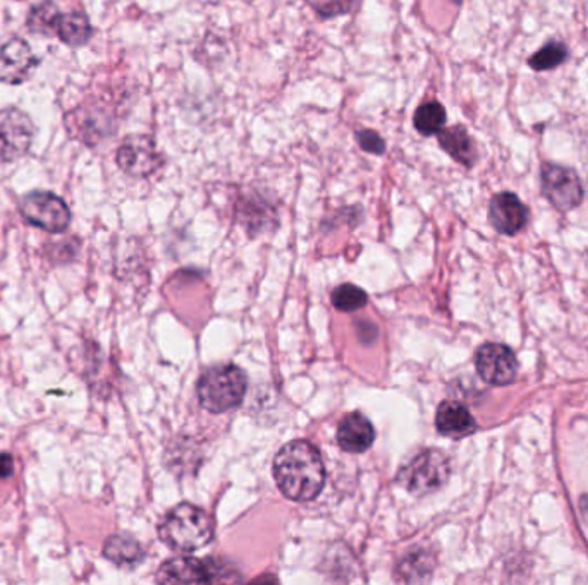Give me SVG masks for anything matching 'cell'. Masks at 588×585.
I'll list each match as a JSON object with an SVG mask.
<instances>
[{"instance_id": "obj_11", "label": "cell", "mask_w": 588, "mask_h": 585, "mask_svg": "<svg viewBox=\"0 0 588 585\" xmlns=\"http://www.w3.org/2000/svg\"><path fill=\"white\" fill-rule=\"evenodd\" d=\"M488 220L500 234L515 235L529 222V210L512 192H499L488 204Z\"/></svg>"}, {"instance_id": "obj_19", "label": "cell", "mask_w": 588, "mask_h": 585, "mask_svg": "<svg viewBox=\"0 0 588 585\" xmlns=\"http://www.w3.org/2000/svg\"><path fill=\"white\" fill-rule=\"evenodd\" d=\"M568 57V48L561 42H549L539 52L529 59V66L535 71H551L565 62Z\"/></svg>"}, {"instance_id": "obj_20", "label": "cell", "mask_w": 588, "mask_h": 585, "mask_svg": "<svg viewBox=\"0 0 588 585\" xmlns=\"http://www.w3.org/2000/svg\"><path fill=\"white\" fill-rule=\"evenodd\" d=\"M59 14V9L53 2H44V4L36 5L30 12L28 21H26L30 32L54 36V24H56Z\"/></svg>"}, {"instance_id": "obj_7", "label": "cell", "mask_w": 588, "mask_h": 585, "mask_svg": "<svg viewBox=\"0 0 588 585\" xmlns=\"http://www.w3.org/2000/svg\"><path fill=\"white\" fill-rule=\"evenodd\" d=\"M35 138V126L18 108L0 110V162L9 164L28 153Z\"/></svg>"}, {"instance_id": "obj_2", "label": "cell", "mask_w": 588, "mask_h": 585, "mask_svg": "<svg viewBox=\"0 0 588 585\" xmlns=\"http://www.w3.org/2000/svg\"><path fill=\"white\" fill-rule=\"evenodd\" d=\"M162 541L176 551L200 550L214 536V522L205 510L181 503L165 515L159 526Z\"/></svg>"}, {"instance_id": "obj_5", "label": "cell", "mask_w": 588, "mask_h": 585, "mask_svg": "<svg viewBox=\"0 0 588 585\" xmlns=\"http://www.w3.org/2000/svg\"><path fill=\"white\" fill-rule=\"evenodd\" d=\"M20 211L26 222L54 234L65 232L71 223V210L65 199L53 192H30L21 199Z\"/></svg>"}, {"instance_id": "obj_13", "label": "cell", "mask_w": 588, "mask_h": 585, "mask_svg": "<svg viewBox=\"0 0 588 585\" xmlns=\"http://www.w3.org/2000/svg\"><path fill=\"white\" fill-rule=\"evenodd\" d=\"M376 442V431H373L372 422L365 416L348 414L343 418L337 428V443L341 448L349 454H361L369 451L370 446Z\"/></svg>"}, {"instance_id": "obj_21", "label": "cell", "mask_w": 588, "mask_h": 585, "mask_svg": "<svg viewBox=\"0 0 588 585\" xmlns=\"http://www.w3.org/2000/svg\"><path fill=\"white\" fill-rule=\"evenodd\" d=\"M333 304L336 309L343 311V313H353L367 304V294L357 285L345 283L333 292Z\"/></svg>"}, {"instance_id": "obj_18", "label": "cell", "mask_w": 588, "mask_h": 585, "mask_svg": "<svg viewBox=\"0 0 588 585\" xmlns=\"http://www.w3.org/2000/svg\"><path fill=\"white\" fill-rule=\"evenodd\" d=\"M446 120H448L446 108L439 102H428L416 108L413 126L422 136H433L439 134L445 129Z\"/></svg>"}, {"instance_id": "obj_15", "label": "cell", "mask_w": 588, "mask_h": 585, "mask_svg": "<svg viewBox=\"0 0 588 585\" xmlns=\"http://www.w3.org/2000/svg\"><path fill=\"white\" fill-rule=\"evenodd\" d=\"M439 144L446 153L457 160L458 164L472 168L479 160L472 136L463 126H452L439 132Z\"/></svg>"}, {"instance_id": "obj_17", "label": "cell", "mask_w": 588, "mask_h": 585, "mask_svg": "<svg viewBox=\"0 0 588 585\" xmlns=\"http://www.w3.org/2000/svg\"><path fill=\"white\" fill-rule=\"evenodd\" d=\"M104 557L117 566H135L143 560L140 542L128 534H116L104 546Z\"/></svg>"}, {"instance_id": "obj_16", "label": "cell", "mask_w": 588, "mask_h": 585, "mask_svg": "<svg viewBox=\"0 0 588 585\" xmlns=\"http://www.w3.org/2000/svg\"><path fill=\"white\" fill-rule=\"evenodd\" d=\"M54 36L60 42L78 47L84 45L93 36L92 24L83 12H69V14H59L54 24Z\"/></svg>"}, {"instance_id": "obj_9", "label": "cell", "mask_w": 588, "mask_h": 585, "mask_svg": "<svg viewBox=\"0 0 588 585\" xmlns=\"http://www.w3.org/2000/svg\"><path fill=\"white\" fill-rule=\"evenodd\" d=\"M476 371L482 379L491 385H508L518 375V361L515 352L503 343H485L475 358Z\"/></svg>"}, {"instance_id": "obj_1", "label": "cell", "mask_w": 588, "mask_h": 585, "mask_svg": "<svg viewBox=\"0 0 588 585\" xmlns=\"http://www.w3.org/2000/svg\"><path fill=\"white\" fill-rule=\"evenodd\" d=\"M277 487L292 502L315 500L324 490L325 467L312 443L297 440L280 448L274 460Z\"/></svg>"}, {"instance_id": "obj_4", "label": "cell", "mask_w": 588, "mask_h": 585, "mask_svg": "<svg viewBox=\"0 0 588 585\" xmlns=\"http://www.w3.org/2000/svg\"><path fill=\"white\" fill-rule=\"evenodd\" d=\"M451 467L448 457L437 451H425L416 455L397 475V482L413 494H425L439 490L448 479Z\"/></svg>"}, {"instance_id": "obj_10", "label": "cell", "mask_w": 588, "mask_h": 585, "mask_svg": "<svg viewBox=\"0 0 588 585\" xmlns=\"http://www.w3.org/2000/svg\"><path fill=\"white\" fill-rule=\"evenodd\" d=\"M38 66V59L32 47L21 38H12L0 48V81L8 84H21L32 77Z\"/></svg>"}, {"instance_id": "obj_12", "label": "cell", "mask_w": 588, "mask_h": 585, "mask_svg": "<svg viewBox=\"0 0 588 585\" xmlns=\"http://www.w3.org/2000/svg\"><path fill=\"white\" fill-rule=\"evenodd\" d=\"M216 581L212 565L198 558H173L159 569L161 584H210Z\"/></svg>"}, {"instance_id": "obj_23", "label": "cell", "mask_w": 588, "mask_h": 585, "mask_svg": "<svg viewBox=\"0 0 588 585\" xmlns=\"http://www.w3.org/2000/svg\"><path fill=\"white\" fill-rule=\"evenodd\" d=\"M14 475V458L9 454H0V479H9Z\"/></svg>"}, {"instance_id": "obj_6", "label": "cell", "mask_w": 588, "mask_h": 585, "mask_svg": "<svg viewBox=\"0 0 588 585\" xmlns=\"http://www.w3.org/2000/svg\"><path fill=\"white\" fill-rule=\"evenodd\" d=\"M116 162L120 171L126 172L128 176L143 179L153 176L164 165V156L159 152L153 138L132 134L120 144Z\"/></svg>"}, {"instance_id": "obj_3", "label": "cell", "mask_w": 588, "mask_h": 585, "mask_svg": "<svg viewBox=\"0 0 588 585\" xmlns=\"http://www.w3.org/2000/svg\"><path fill=\"white\" fill-rule=\"evenodd\" d=\"M246 375L237 366H217L205 371L198 382L201 407L214 414L228 412L243 402Z\"/></svg>"}, {"instance_id": "obj_22", "label": "cell", "mask_w": 588, "mask_h": 585, "mask_svg": "<svg viewBox=\"0 0 588 585\" xmlns=\"http://www.w3.org/2000/svg\"><path fill=\"white\" fill-rule=\"evenodd\" d=\"M355 138L364 152L370 153V155H384L385 148H388L385 141L382 140L381 134H377L372 129H360Z\"/></svg>"}, {"instance_id": "obj_14", "label": "cell", "mask_w": 588, "mask_h": 585, "mask_svg": "<svg viewBox=\"0 0 588 585\" xmlns=\"http://www.w3.org/2000/svg\"><path fill=\"white\" fill-rule=\"evenodd\" d=\"M437 431L449 438H464L476 431V422L470 410L460 402L440 403L436 416Z\"/></svg>"}, {"instance_id": "obj_8", "label": "cell", "mask_w": 588, "mask_h": 585, "mask_svg": "<svg viewBox=\"0 0 588 585\" xmlns=\"http://www.w3.org/2000/svg\"><path fill=\"white\" fill-rule=\"evenodd\" d=\"M542 191L561 211L573 210L584 199V188L577 172L561 165L545 164L542 167Z\"/></svg>"}]
</instances>
